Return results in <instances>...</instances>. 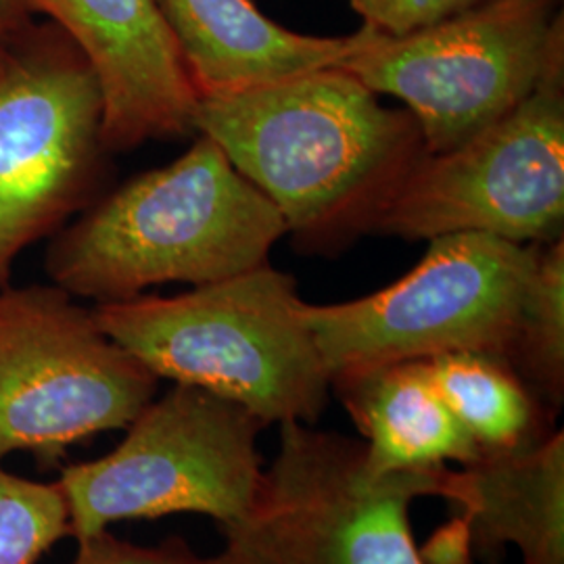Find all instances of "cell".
Segmentation results:
<instances>
[{"label":"cell","instance_id":"cell-19","mask_svg":"<svg viewBox=\"0 0 564 564\" xmlns=\"http://www.w3.org/2000/svg\"><path fill=\"white\" fill-rule=\"evenodd\" d=\"M481 2L484 0H389L377 30L398 36L458 15Z\"/></svg>","mask_w":564,"mask_h":564},{"label":"cell","instance_id":"cell-12","mask_svg":"<svg viewBox=\"0 0 564 564\" xmlns=\"http://www.w3.org/2000/svg\"><path fill=\"white\" fill-rule=\"evenodd\" d=\"M199 99L341 63L360 42L307 36L270 20L251 0H153Z\"/></svg>","mask_w":564,"mask_h":564},{"label":"cell","instance_id":"cell-5","mask_svg":"<svg viewBox=\"0 0 564 564\" xmlns=\"http://www.w3.org/2000/svg\"><path fill=\"white\" fill-rule=\"evenodd\" d=\"M263 429L237 403L172 384L123 429L113 452L61 470L72 538L172 514L209 517L220 529L239 523L262 485Z\"/></svg>","mask_w":564,"mask_h":564},{"label":"cell","instance_id":"cell-23","mask_svg":"<svg viewBox=\"0 0 564 564\" xmlns=\"http://www.w3.org/2000/svg\"><path fill=\"white\" fill-rule=\"evenodd\" d=\"M209 564H239L235 558H232V554L228 552V550H223L218 556H214V558H209Z\"/></svg>","mask_w":564,"mask_h":564},{"label":"cell","instance_id":"cell-4","mask_svg":"<svg viewBox=\"0 0 564 564\" xmlns=\"http://www.w3.org/2000/svg\"><path fill=\"white\" fill-rule=\"evenodd\" d=\"M454 468L377 473L360 440L314 424H281L256 505L220 529L239 564H426L410 510L447 498Z\"/></svg>","mask_w":564,"mask_h":564},{"label":"cell","instance_id":"cell-2","mask_svg":"<svg viewBox=\"0 0 564 564\" xmlns=\"http://www.w3.org/2000/svg\"><path fill=\"white\" fill-rule=\"evenodd\" d=\"M284 235L279 209L199 134L176 162L121 184L61 228L46 272L76 300L128 302L158 284L202 286L260 268Z\"/></svg>","mask_w":564,"mask_h":564},{"label":"cell","instance_id":"cell-15","mask_svg":"<svg viewBox=\"0 0 564 564\" xmlns=\"http://www.w3.org/2000/svg\"><path fill=\"white\" fill-rule=\"evenodd\" d=\"M424 362L447 408L484 454L535 444L556 429L554 416L502 358L460 351Z\"/></svg>","mask_w":564,"mask_h":564},{"label":"cell","instance_id":"cell-3","mask_svg":"<svg viewBox=\"0 0 564 564\" xmlns=\"http://www.w3.org/2000/svg\"><path fill=\"white\" fill-rule=\"evenodd\" d=\"M291 274L263 263L176 297L99 303L102 330L160 381L197 387L270 424H316L330 375Z\"/></svg>","mask_w":564,"mask_h":564},{"label":"cell","instance_id":"cell-1","mask_svg":"<svg viewBox=\"0 0 564 564\" xmlns=\"http://www.w3.org/2000/svg\"><path fill=\"white\" fill-rule=\"evenodd\" d=\"M195 130L303 241L368 230L424 155L414 116L335 65L199 99Z\"/></svg>","mask_w":564,"mask_h":564},{"label":"cell","instance_id":"cell-8","mask_svg":"<svg viewBox=\"0 0 564 564\" xmlns=\"http://www.w3.org/2000/svg\"><path fill=\"white\" fill-rule=\"evenodd\" d=\"M564 42L535 88L460 147L424 153L368 230L431 241L479 232L535 245L563 239Z\"/></svg>","mask_w":564,"mask_h":564},{"label":"cell","instance_id":"cell-7","mask_svg":"<svg viewBox=\"0 0 564 564\" xmlns=\"http://www.w3.org/2000/svg\"><path fill=\"white\" fill-rule=\"evenodd\" d=\"M564 42L556 0H484L405 34L360 28L358 46L335 67L375 95L405 102L424 153H445L502 120L535 88Z\"/></svg>","mask_w":564,"mask_h":564},{"label":"cell","instance_id":"cell-16","mask_svg":"<svg viewBox=\"0 0 564 564\" xmlns=\"http://www.w3.org/2000/svg\"><path fill=\"white\" fill-rule=\"evenodd\" d=\"M508 364L552 416L564 402V241L538 242Z\"/></svg>","mask_w":564,"mask_h":564},{"label":"cell","instance_id":"cell-11","mask_svg":"<svg viewBox=\"0 0 564 564\" xmlns=\"http://www.w3.org/2000/svg\"><path fill=\"white\" fill-rule=\"evenodd\" d=\"M30 2L95 69L107 151L197 134L199 95L153 0Z\"/></svg>","mask_w":564,"mask_h":564},{"label":"cell","instance_id":"cell-22","mask_svg":"<svg viewBox=\"0 0 564 564\" xmlns=\"http://www.w3.org/2000/svg\"><path fill=\"white\" fill-rule=\"evenodd\" d=\"M349 4L354 7V11L360 13L366 25L377 28L383 20L384 9L389 4V0H349Z\"/></svg>","mask_w":564,"mask_h":564},{"label":"cell","instance_id":"cell-14","mask_svg":"<svg viewBox=\"0 0 564 564\" xmlns=\"http://www.w3.org/2000/svg\"><path fill=\"white\" fill-rule=\"evenodd\" d=\"M360 431L366 460L377 473L477 463L484 452L452 414L426 362L384 364L330 381Z\"/></svg>","mask_w":564,"mask_h":564},{"label":"cell","instance_id":"cell-21","mask_svg":"<svg viewBox=\"0 0 564 564\" xmlns=\"http://www.w3.org/2000/svg\"><path fill=\"white\" fill-rule=\"evenodd\" d=\"M426 564H470L473 547L463 519L456 514L449 523L437 529V533L421 547Z\"/></svg>","mask_w":564,"mask_h":564},{"label":"cell","instance_id":"cell-10","mask_svg":"<svg viewBox=\"0 0 564 564\" xmlns=\"http://www.w3.org/2000/svg\"><path fill=\"white\" fill-rule=\"evenodd\" d=\"M105 151L95 69L57 25H36L0 76V289L88 203Z\"/></svg>","mask_w":564,"mask_h":564},{"label":"cell","instance_id":"cell-13","mask_svg":"<svg viewBox=\"0 0 564 564\" xmlns=\"http://www.w3.org/2000/svg\"><path fill=\"white\" fill-rule=\"evenodd\" d=\"M445 500L479 558L494 563L517 547L523 564H564L563 431L454 470Z\"/></svg>","mask_w":564,"mask_h":564},{"label":"cell","instance_id":"cell-9","mask_svg":"<svg viewBox=\"0 0 564 564\" xmlns=\"http://www.w3.org/2000/svg\"><path fill=\"white\" fill-rule=\"evenodd\" d=\"M160 379L57 284L0 289V463H55L69 445L120 431Z\"/></svg>","mask_w":564,"mask_h":564},{"label":"cell","instance_id":"cell-18","mask_svg":"<svg viewBox=\"0 0 564 564\" xmlns=\"http://www.w3.org/2000/svg\"><path fill=\"white\" fill-rule=\"evenodd\" d=\"M72 564H209L182 538H170L160 545H139L120 540L109 531L78 542Z\"/></svg>","mask_w":564,"mask_h":564},{"label":"cell","instance_id":"cell-6","mask_svg":"<svg viewBox=\"0 0 564 564\" xmlns=\"http://www.w3.org/2000/svg\"><path fill=\"white\" fill-rule=\"evenodd\" d=\"M535 245L479 232L429 241L400 281L360 300L303 305L330 381L384 364L444 354H487L508 362Z\"/></svg>","mask_w":564,"mask_h":564},{"label":"cell","instance_id":"cell-17","mask_svg":"<svg viewBox=\"0 0 564 564\" xmlns=\"http://www.w3.org/2000/svg\"><path fill=\"white\" fill-rule=\"evenodd\" d=\"M69 535L61 485L25 479L0 464V564H36Z\"/></svg>","mask_w":564,"mask_h":564},{"label":"cell","instance_id":"cell-20","mask_svg":"<svg viewBox=\"0 0 564 564\" xmlns=\"http://www.w3.org/2000/svg\"><path fill=\"white\" fill-rule=\"evenodd\" d=\"M34 15L30 0H0V76L34 32Z\"/></svg>","mask_w":564,"mask_h":564}]
</instances>
